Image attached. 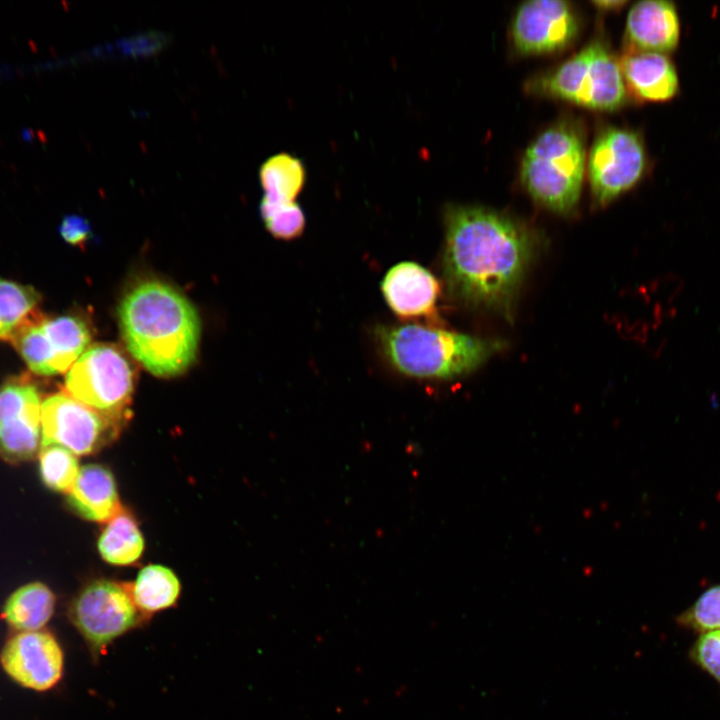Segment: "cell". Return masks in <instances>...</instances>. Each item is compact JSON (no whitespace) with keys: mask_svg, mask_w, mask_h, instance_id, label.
<instances>
[{"mask_svg":"<svg viewBox=\"0 0 720 720\" xmlns=\"http://www.w3.org/2000/svg\"><path fill=\"white\" fill-rule=\"evenodd\" d=\"M444 226L442 269L450 295L511 320L538 250L535 233L505 214L472 205H448Z\"/></svg>","mask_w":720,"mask_h":720,"instance_id":"cell-1","label":"cell"},{"mask_svg":"<svg viewBox=\"0 0 720 720\" xmlns=\"http://www.w3.org/2000/svg\"><path fill=\"white\" fill-rule=\"evenodd\" d=\"M119 327L127 350L158 377L185 372L195 361L200 318L189 299L159 280H144L122 298Z\"/></svg>","mask_w":720,"mask_h":720,"instance_id":"cell-2","label":"cell"},{"mask_svg":"<svg viewBox=\"0 0 720 720\" xmlns=\"http://www.w3.org/2000/svg\"><path fill=\"white\" fill-rule=\"evenodd\" d=\"M376 338L385 358L401 373L450 379L478 368L503 347L483 339L417 324L380 326Z\"/></svg>","mask_w":720,"mask_h":720,"instance_id":"cell-3","label":"cell"},{"mask_svg":"<svg viewBox=\"0 0 720 720\" xmlns=\"http://www.w3.org/2000/svg\"><path fill=\"white\" fill-rule=\"evenodd\" d=\"M586 164L581 130L571 121H558L526 148L520 166L521 183L538 204L567 214L580 199Z\"/></svg>","mask_w":720,"mask_h":720,"instance_id":"cell-4","label":"cell"},{"mask_svg":"<svg viewBox=\"0 0 720 720\" xmlns=\"http://www.w3.org/2000/svg\"><path fill=\"white\" fill-rule=\"evenodd\" d=\"M533 89L597 111H614L627 100L619 60L608 46L594 40L535 80Z\"/></svg>","mask_w":720,"mask_h":720,"instance_id":"cell-5","label":"cell"},{"mask_svg":"<svg viewBox=\"0 0 720 720\" xmlns=\"http://www.w3.org/2000/svg\"><path fill=\"white\" fill-rule=\"evenodd\" d=\"M135 372L128 356L113 344L89 347L66 376L69 394L112 419L118 418L131 400Z\"/></svg>","mask_w":720,"mask_h":720,"instance_id":"cell-6","label":"cell"},{"mask_svg":"<svg viewBox=\"0 0 720 720\" xmlns=\"http://www.w3.org/2000/svg\"><path fill=\"white\" fill-rule=\"evenodd\" d=\"M145 617L135 605L127 584L104 579L87 584L69 607L73 626L95 658L143 623Z\"/></svg>","mask_w":720,"mask_h":720,"instance_id":"cell-7","label":"cell"},{"mask_svg":"<svg viewBox=\"0 0 720 720\" xmlns=\"http://www.w3.org/2000/svg\"><path fill=\"white\" fill-rule=\"evenodd\" d=\"M586 167L594 200L607 205L643 177L647 167L644 143L633 130L607 127L595 137Z\"/></svg>","mask_w":720,"mask_h":720,"instance_id":"cell-8","label":"cell"},{"mask_svg":"<svg viewBox=\"0 0 720 720\" xmlns=\"http://www.w3.org/2000/svg\"><path fill=\"white\" fill-rule=\"evenodd\" d=\"M29 369L38 375L64 372L87 350L91 340L85 320L62 315L27 322L11 338Z\"/></svg>","mask_w":720,"mask_h":720,"instance_id":"cell-9","label":"cell"},{"mask_svg":"<svg viewBox=\"0 0 720 720\" xmlns=\"http://www.w3.org/2000/svg\"><path fill=\"white\" fill-rule=\"evenodd\" d=\"M109 418L70 394H55L41 406L42 447L58 445L75 455H88L112 440L117 430Z\"/></svg>","mask_w":720,"mask_h":720,"instance_id":"cell-10","label":"cell"},{"mask_svg":"<svg viewBox=\"0 0 720 720\" xmlns=\"http://www.w3.org/2000/svg\"><path fill=\"white\" fill-rule=\"evenodd\" d=\"M579 32L572 5L563 0L525 1L515 11L511 36L522 54L541 55L565 49Z\"/></svg>","mask_w":720,"mask_h":720,"instance_id":"cell-11","label":"cell"},{"mask_svg":"<svg viewBox=\"0 0 720 720\" xmlns=\"http://www.w3.org/2000/svg\"><path fill=\"white\" fill-rule=\"evenodd\" d=\"M41 406L40 394L29 382L11 380L0 386V456L10 462L36 456Z\"/></svg>","mask_w":720,"mask_h":720,"instance_id":"cell-12","label":"cell"},{"mask_svg":"<svg viewBox=\"0 0 720 720\" xmlns=\"http://www.w3.org/2000/svg\"><path fill=\"white\" fill-rule=\"evenodd\" d=\"M0 662L21 686L45 691L60 681L64 654L57 639L47 631L18 632L5 643Z\"/></svg>","mask_w":720,"mask_h":720,"instance_id":"cell-13","label":"cell"},{"mask_svg":"<svg viewBox=\"0 0 720 720\" xmlns=\"http://www.w3.org/2000/svg\"><path fill=\"white\" fill-rule=\"evenodd\" d=\"M381 290L386 303L399 318L435 320L440 285L421 265L396 264L386 273Z\"/></svg>","mask_w":720,"mask_h":720,"instance_id":"cell-14","label":"cell"},{"mask_svg":"<svg viewBox=\"0 0 720 720\" xmlns=\"http://www.w3.org/2000/svg\"><path fill=\"white\" fill-rule=\"evenodd\" d=\"M681 25L675 5L663 0L636 2L628 11L627 49L668 54L679 45Z\"/></svg>","mask_w":720,"mask_h":720,"instance_id":"cell-15","label":"cell"},{"mask_svg":"<svg viewBox=\"0 0 720 720\" xmlns=\"http://www.w3.org/2000/svg\"><path fill=\"white\" fill-rule=\"evenodd\" d=\"M619 65L626 88L638 100L666 102L679 92L676 67L666 54L626 49Z\"/></svg>","mask_w":720,"mask_h":720,"instance_id":"cell-16","label":"cell"},{"mask_svg":"<svg viewBox=\"0 0 720 720\" xmlns=\"http://www.w3.org/2000/svg\"><path fill=\"white\" fill-rule=\"evenodd\" d=\"M68 502L80 516L96 522L110 521L121 509L113 475L98 464L85 465L79 470L68 493Z\"/></svg>","mask_w":720,"mask_h":720,"instance_id":"cell-17","label":"cell"},{"mask_svg":"<svg viewBox=\"0 0 720 720\" xmlns=\"http://www.w3.org/2000/svg\"><path fill=\"white\" fill-rule=\"evenodd\" d=\"M259 178L264 190L260 209L272 208L295 202L304 187L306 172L299 159L280 153L262 164Z\"/></svg>","mask_w":720,"mask_h":720,"instance_id":"cell-18","label":"cell"},{"mask_svg":"<svg viewBox=\"0 0 720 720\" xmlns=\"http://www.w3.org/2000/svg\"><path fill=\"white\" fill-rule=\"evenodd\" d=\"M55 608V596L43 583L24 585L7 599L3 617L18 632L42 630L51 619Z\"/></svg>","mask_w":720,"mask_h":720,"instance_id":"cell-19","label":"cell"},{"mask_svg":"<svg viewBox=\"0 0 720 720\" xmlns=\"http://www.w3.org/2000/svg\"><path fill=\"white\" fill-rule=\"evenodd\" d=\"M128 588L135 605L145 616L174 606L180 595L177 576L162 565L144 567Z\"/></svg>","mask_w":720,"mask_h":720,"instance_id":"cell-20","label":"cell"},{"mask_svg":"<svg viewBox=\"0 0 720 720\" xmlns=\"http://www.w3.org/2000/svg\"><path fill=\"white\" fill-rule=\"evenodd\" d=\"M98 549L102 558L114 565L136 562L144 549V540L135 520L120 511L100 535Z\"/></svg>","mask_w":720,"mask_h":720,"instance_id":"cell-21","label":"cell"},{"mask_svg":"<svg viewBox=\"0 0 720 720\" xmlns=\"http://www.w3.org/2000/svg\"><path fill=\"white\" fill-rule=\"evenodd\" d=\"M40 301L31 286L0 278V339L12 338Z\"/></svg>","mask_w":720,"mask_h":720,"instance_id":"cell-22","label":"cell"},{"mask_svg":"<svg viewBox=\"0 0 720 720\" xmlns=\"http://www.w3.org/2000/svg\"><path fill=\"white\" fill-rule=\"evenodd\" d=\"M39 464L41 479L48 488L69 493L79 474L77 458L71 451L58 445L43 446Z\"/></svg>","mask_w":720,"mask_h":720,"instance_id":"cell-23","label":"cell"},{"mask_svg":"<svg viewBox=\"0 0 720 720\" xmlns=\"http://www.w3.org/2000/svg\"><path fill=\"white\" fill-rule=\"evenodd\" d=\"M678 620L682 626L703 633L720 630V585L702 593Z\"/></svg>","mask_w":720,"mask_h":720,"instance_id":"cell-24","label":"cell"},{"mask_svg":"<svg viewBox=\"0 0 720 720\" xmlns=\"http://www.w3.org/2000/svg\"><path fill=\"white\" fill-rule=\"evenodd\" d=\"M260 213L266 229L278 239H294L304 231L305 216L296 202L263 208L260 209Z\"/></svg>","mask_w":720,"mask_h":720,"instance_id":"cell-25","label":"cell"},{"mask_svg":"<svg viewBox=\"0 0 720 720\" xmlns=\"http://www.w3.org/2000/svg\"><path fill=\"white\" fill-rule=\"evenodd\" d=\"M696 663L720 683V630L703 633L693 648Z\"/></svg>","mask_w":720,"mask_h":720,"instance_id":"cell-26","label":"cell"},{"mask_svg":"<svg viewBox=\"0 0 720 720\" xmlns=\"http://www.w3.org/2000/svg\"><path fill=\"white\" fill-rule=\"evenodd\" d=\"M165 42L160 33H145L120 41L116 48L126 56H145L158 51Z\"/></svg>","mask_w":720,"mask_h":720,"instance_id":"cell-27","label":"cell"},{"mask_svg":"<svg viewBox=\"0 0 720 720\" xmlns=\"http://www.w3.org/2000/svg\"><path fill=\"white\" fill-rule=\"evenodd\" d=\"M59 233L69 244L80 246L88 240L91 229L84 217L68 215L63 218L59 226Z\"/></svg>","mask_w":720,"mask_h":720,"instance_id":"cell-28","label":"cell"},{"mask_svg":"<svg viewBox=\"0 0 720 720\" xmlns=\"http://www.w3.org/2000/svg\"><path fill=\"white\" fill-rule=\"evenodd\" d=\"M593 5L601 10H616L624 6L627 1L622 0H605V1H593Z\"/></svg>","mask_w":720,"mask_h":720,"instance_id":"cell-29","label":"cell"}]
</instances>
